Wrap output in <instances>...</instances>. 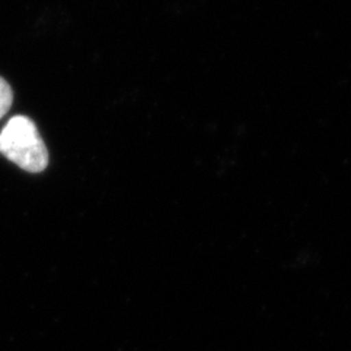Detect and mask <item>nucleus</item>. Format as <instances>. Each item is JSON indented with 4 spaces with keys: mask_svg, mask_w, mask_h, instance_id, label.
I'll use <instances>...</instances> for the list:
<instances>
[{
    "mask_svg": "<svg viewBox=\"0 0 351 351\" xmlns=\"http://www.w3.org/2000/svg\"><path fill=\"white\" fill-rule=\"evenodd\" d=\"M0 154L29 173H41L49 164V152L29 117L15 116L0 132Z\"/></svg>",
    "mask_w": 351,
    "mask_h": 351,
    "instance_id": "obj_1",
    "label": "nucleus"
},
{
    "mask_svg": "<svg viewBox=\"0 0 351 351\" xmlns=\"http://www.w3.org/2000/svg\"><path fill=\"white\" fill-rule=\"evenodd\" d=\"M12 101H14L12 90H10L9 84L3 78H0V119L9 112L10 106H12Z\"/></svg>",
    "mask_w": 351,
    "mask_h": 351,
    "instance_id": "obj_2",
    "label": "nucleus"
}]
</instances>
